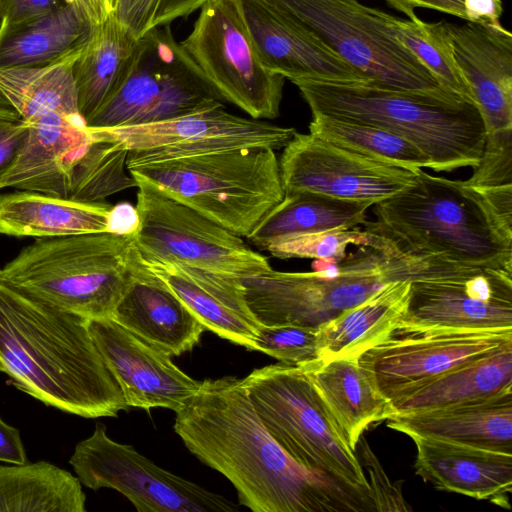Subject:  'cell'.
I'll return each instance as SVG.
<instances>
[{"instance_id": "obj_1", "label": "cell", "mask_w": 512, "mask_h": 512, "mask_svg": "<svg viewBox=\"0 0 512 512\" xmlns=\"http://www.w3.org/2000/svg\"><path fill=\"white\" fill-rule=\"evenodd\" d=\"M175 414L174 431L186 448L223 474L253 512L377 511L371 490L294 461L262 424L242 379L202 381Z\"/></svg>"}, {"instance_id": "obj_2", "label": "cell", "mask_w": 512, "mask_h": 512, "mask_svg": "<svg viewBox=\"0 0 512 512\" xmlns=\"http://www.w3.org/2000/svg\"><path fill=\"white\" fill-rule=\"evenodd\" d=\"M87 321L0 276V371L47 406L84 418L117 417L129 407Z\"/></svg>"}, {"instance_id": "obj_3", "label": "cell", "mask_w": 512, "mask_h": 512, "mask_svg": "<svg viewBox=\"0 0 512 512\" xmlns=\"http://www.w3.org/2000/svg\"><path fill=\"white\" fill-rule=\"evenodd\" d=\"M375 205L362 225L406 255L439 258L468 268L512 270V233L482 193L465 181L418 169L414 180Z\"/></svg>"}, {"instance_id": "obj_4", "label": "cell", "mask_w": 512, "mask_h": 512, "mask_svg": "<svg viewBox=\"0 0 512 512\" xmlns=\"http://www.w3.org/2000/svg\"><path fill=\"white\" fill-rule=\"evenodd\" d=\"M312 115L388 129L417 145L432 170L475 167L486 131L475 104L447 91L413 92L363 82L296 81Z\"/></svg>"}, {"instance_id": "obj_5", "label": "cell", "mask_w": 512, "mask_h": 512, "mask_svg": "<svg viewBox=\"0 0 512 512\" xmlns=\"http://www.w3.org/2000/svg\"><path fill=\"white\" fill-rule=\"evenodd\" d=\"M139 263L133 234L39 238L0 269L12 286L87 320L112 318Z\"/></svg>"}, {"instance_id": "obj_6", "label": "cell", "mask_w": 512, "mask_h": 512, "mask_svg": "<svg viewBox=\"0 0 512 512\" xmlns=\"http://www.w3.org/2000/svg\"><path fill=\"white\" fill-rule=\"evenodd\" d=\"M128 170L241 237L284 197L279 160L269 147L204 152Z\"/></svg>"}, {"instance_id": "obj_7", "label": "cell", "mask_w": 512, "mask_h": 512, "mask_svg": "<svg viewBox=\"0 0 512 512\" xmlns=\"http://www.w3.org/2000/svg\"><path fill=\"white\" fill-rule=\"evenodd\" d=\"M424 267V259L386 243L360 246L346 255L336 276L271 269L241 282L245 303L259 325L319 328L390 282L418 279Z\"/></svg>"}, {"instance_id": "obj_8", "label": "cell", "mask_w": 512, "mask_h": 512, "mask_svg": "<svg viewBox=\"0 0 512 512\" xmlns=\"http://www.w3.org/2000/svg\"><path fill=\"white\" fill-rule=\"evenodd\" d=\"M128 149L81 116L49 117L28 125V134L0 188L13 187L66 200L103 203L136 187L127 168Z\"/></svg>"}, {"instance_id": "obj_9", "label": "cell", "mask_w": 512, "mask_h": 512, "mask_svg": "<svg viewBox=\"0 0 512 512\" xmlns=\"http://www.w3.org/2000/svg\"><path fill=\"white\" fill-rule=\"evenodd\" d=\"M259 1L336 53L365 83L413 92L446 90L399 40L398 18L387 12L358 0Z\"/></svg>"}, {"instance_id": "obj_10", "label": "cell", "mask_w": 512, "mask_h": 512, "mask_svg": "<svg viewBox=\"0 0 512 512\" xmlns=\"http://www.w3.org/2000/svg\"><path fill=\"white\" fill-rule=\"evenodd\" d=\"M243 387L262 424L299 465L349 485L370 489L347 443L303 367L282 362L253 370Z\"/></svg>"}, {"instance_id": "obj_11", "label": "cell", "mask_w": 512, "mask_h": 512, "mask_svg": "<svg viewBox=\"0 0 512 512\" xmlns=\"http://www.w3.org/2000/svg\"><path fill=\"white\" fill-rule=\"evenodd\" d=\"M218 106L221 98L166 24L139 39L121 85L86 124L144 125Z\"/></svg>"}, {"instance_id": "obj_12", "label": "cell", "mask_w": 512, "mask_h": 512, "mask_svg": "<svg viewBox=\"0 0 512 512\" xmlns=\"http://www.w3.org/2000/svg\"><path fill=\"white\" fill-rule=\"evenodd\" d=\"M136 181L139 224L134 241L143 259L179 263L239 279L272 269L268 259L241 236L152 184Z\"/></svg>"}, {"instance_id": "obj_13", "label": "cell", "mask_w": 512, "mask_h": 512, "mask_svg": "<svg viewBox=\"0 0 512 512\" xmlns=\"http://www.w3.org/2000/svg\"><path fill=\"white\" fill-rule=\"evenodd\" d=\"M180 42L221 98L257 120L279 116L285 78L267 70L239 0H208Z\"/></svg>"}, {"instance_id": "obj_14", "label": "cell", "mask_w": 512, "mask_h": 512, "mask_svg": "<svg viewBox=\"0 0 512 512\" xmlns=\"http://www.w3.org/2000/svg\"><path fill=\"white\" fill-rule=\"evenodd\" d=\"M69 463L81 484L114 489L139 512H231L223 496L162 469L133 446L112 440L102 423L80 441Z\"/></svg>"}, {"instance_id": "obj_15", "label": "cell", "mask_w": 512, "mask_h": 512, "mask_svg": "<svg viewBox=\"0 0 512 512\" xmlns=\"http://www.w3.org/2000/svg\"><path fill=\"white\" fill-rule=\"evenodd\" d=\"M512 344V329L466 330L398 326L358 357L389 403L455 368Z\"/></svg>"}, {"instance_id": "obj_16", "label": "cell", "mask_w": 512, "mask_h": 512, "mask_svg": "<svg viewBox=\"0 0 512 512\" xmlns=\"http://www.w3.org/2000/svg\"><path fill=\"white\" fill-rule=\"evenodd\" d=\"M98 129L126 146L127 168L226 149L276 150L283 148L297 132L292 127L234 115L223 106L150 124Z\"/></svg>"}, {"instance_id": "obj_17", "label": "cell", "mask_w": 512, "mask_h": 512, "mask_svg": "<svg viewBox=\"0 0 512 512\" xmlns=\"http://www.w3.org/2000/svg\"><path fill=\"white\" fill-rule=\"evenodd\" d=\"M279 160L284 193L310 191L372 205L403 190L416 171L377 162L296 132Z\"/></svg>"}, {"instance_id": "obj_18", "label": "cell", "mask_w": 512, "mask_h": 512, "mask_svg": "<svg viewBox=\"0 0 512 512\" xmlns=\"http://www.w3.org/2000/svg\"><path fill=\"white\" fill-rule=\"evenodd\" d=\"M407 328L512 329V270L471 268L411 281Z\"/></svg>"}, {"instance_id": "obj_19", "label": "cell", "mask_w": 512, "mask_h": 512, "mask_svg": "<svg viewBox=\"0 0 512 512\" xmlns=\"http://www.w3.org/2000/svg\"><path fill=\"white\" fill-rule=\"evenodd\" d=\"M89 332L128 407L178 411L201 382L184 373L172 356L112 318L87 321Z\"/></svg>"}, {"instance_id": "obj_20", "label": "cell", "mask_w": 512, "mask_h": 512, "mask_svg": "<svg viewBox=\"0 0 512 512\" xmlns=\"http://www.w3.org/2000/svg\"><path fill=\"white\" fill-rule=\"evenodd\" d=\"M453 56L486 134L512 129V34L501 24L447 22Z\"/></svg>"}, {"instance_id": "obj_21", "label": "cell", "mask_w": 512, "mask_h": 512, "mask_svg": "<svg viewBox=\"0 0 512 512\" xmlns=\"http://www.w3.org/2000/svg\"><path fill=\"white\" fill-rule=\"evenodd\" d=\"M263 66L296 81L363 82V77L315 37L259 0H239Z\"/></svg>"}, {"instance_id": "obj_22", "label": "cell", "mask_w": 512, "mask_h": 512, "mask_svg": "<svg viewBox=\"0 0 512 512\" xmlns=\"http://www.w3.org/2000/svg\"><path fill=\"white\" fill-rule=\"evenodd\" d=\"M146 270L172 290L205 330L253 350L259 324L244 299L241 279L174 262L145 260Z\"/></svg>"}, {"instance_id": "obj_23", "label": "cell", "mask_w": 512, "mask_h": 512, "mask_svg": "<svg viewBox=\"0 0 512 512\" xmlns=\"http://www.w3.org/2000/svg\"><path fill=\"white\" fill-rule=\"evenodd\" d=\"M415 473L437 490L490 500L510 509L512 454L437 440L411 438Z\"/></svg>"}, {"instance_id": "obj_24", "label": "cell", "mask_w": 512, "mask_h": 512, "mask_svg": "<svg viewBox=\"0 0 512 512\" xmlns=\"http://www.w3.org/2000/svg\"><path fill=\"white\" fill-rule=\"evenodd\" d=\"M112 319L171 356L192 350L205 331L183 301L140 259Z\"/></svg>"}, {"instance_id": "obj_25", "label": "cell", "mask_w": 512, "mask_h": 512, "mask_svg": "<svg viewBox=\"0 0 512 512\" xmlns=\"http://www.w3.org/2000/svg\"><path fill=\"white\" fill-rule=\"evenodd\" d=\"M387 427L410 438L512 454V391L473 403L393 414Z\"/></svg>"}, {"instance_id": "obj_26", "label": "cell", "mask_w": 512, "mask_h": 512, "mask_svg": "<svg viewBox=\"0 0 512 512\" xmlns=\"http://www.w3.org/2000/svg\"><path fill=\"white\" fill-rule=\"evenodd\" d=\"M348 445L355 450L363 432L392 415L358 358L342 357L303 367Z\"/></svg>"}, {"instance_id": "obj_27", "label": "cell", "mask_w": 512, "mask_h": 512, "mask_svg": "<svg viewBox=\"0 0 512 512\" xmlns=\"http://www.w3.org/2000/svg\"><path fill=\"white\" fill-rule=\"evenodd\" d=\"M112 207L20 190L0 195V234L39 239L109 232Z\"/></svg>"}, {"instance_id": "obj_28", "label": "cell", "mask_w": 512, "mask_h": 512, "mask_svg": "<svg viewBox=\"0 0 512 512\" xmlns=\"http://www.w3.org/2000/svg\"><path fill=\"white\" fill-rule=\"evenodd\" d=\"M411 281L384 285L318 328L320 361L358 358L395 330L408 305Z\"/></svg>"}, {"instance_id": "obj_29", "label": "cell", "mask_w": 512, "mask_h": 512, "mask_svg": "<svg viewBox=\"0 0 512 512\" xmlns=\"http://www.w3.org/2000/svg\"><path fill=\"white\" fill-rule=\"evenodd\" d=\"M96 27L71 4L18 25L0 24V68L48 65L83 49Z\"/></svg>"}, {"instance_id": "obj_30", "label": "cell", "mask_w": 512, "mask_h": 512, "mask_svg": "<svg viewBox=\"0 0 512 512\" xmlns=\"http://www.w3.org/2000/svg\"><path fill=\"white\" fill-rule=\"evenodd\" d=\"M512 391V344L455 368L390 403L404 414L483 401Z\"/></svg>"}, {"instance_id": "obj_31", "label": "cell", "mask_w": 512, "mask_h": 512, "mask_svg": "<svg viewBox=\"0 0 512 512\" xmlns=\"http://www.w3.org/2000/svg\"><path fill=\"white\" fill-rule=\"evenodd\" d=\"M371 203L338 199L310 191L284 193L245 237L261 250L295 236L336 229H351L366 221Z\"/></svg>"}, {"instance_id": "obj_32", "label": "cell", "mask_w": 512, "mask_h": 512, "mask_svg": "<svg viewBox=\"0 0 512 512\" xmlns=\"http://www.w3.org/2000/svg\"><path fill=\"white\" fill-rule=\"evenodd\" d=\"M138 41L112 14L96 27L73 67L78 110L85 122L121 85Z\"/></svg>"}, {"instance_id": "obj_33", "label": "cell", "mask_w": 512, "mask_h": 512, "mask_svg": "<svg viewBox=\"0 0 512 512\" xmlns=\"http://www.w3.org/2000/svg\"><path fill=\"white\" fill-rule=\"evenodd\" d=\"M81 51L45 66L0 68V90L27 125L54 116H81L73 73Z\"/></svg>"}, {"instance_id": "obj_34", "label": "cell", "mask_w": 512, "mask_h": 512, "mask_svg": "<svg viewBox=\"0 0 512 512\" xmlns=\"http://www.w3.org/2000/svg\"><path fill=\"white\" fill-rule=\"evenodd\" d=\"M77 476L46 461L0 465V512H85Z\"/></svg>"}, {"instance_id": "obj_35", "label": "cell", "mask_w": 512, "mask_h": 512, "mask_svg": "<svg viewBox=\"0 0 512 512\" xmlns=\"http://www.w3.org/2000/svg\"><path fill=\"white\" fill-rule=\"evenodd\" d=\"M309 133L362 157L410 171L432 169L430 158L412 141L371 124L313 114Z\"/></svg>"}, {"instance_id": "obj_36", "label": "cell", "mask_w": 512, "mask_h": 512, "mask_svg": "<svg viewBox=\"0 0 512 512\" xmlns=\"http://www.w3.org/2000/svg\"><path fill=\"white\" fill-rule=\"evenodd\" d=\"M396 33L441 87L475 104L453 56L447 21L425 22L418 17L414 20L398 18Z\"/></svg>"}, {"instance_id": "obj_37", "label": "cell", "mask_w": 512, "mask_h": 512, "mask_svg": "<svg viewBox=\"0 0 512 512\" xmlns=\"http://www.w3.org/2000/svg\"><path fill=\"white\" fill-rule=\"evenodd\" d=\"M381 237L357 227L299 235L281 240L266 250L276 258H335L342 261L349 245L378 246Z\"/></svg>"}, {"instance_id": "obj_38", "label": "cell", "mask_w": 512, "mask_h": 512, "mask_svg": "<svg viewBox=\"0 0 512 512\" xmlns=\"http://www.w3.org/2000/svg\"><path fill=\"white\" fill-rule=\"evenodd\" d=\"M253 350L282 363L307 367L320 361L318 328L281 325L259 326Z\"/></svg>"}, {"instance_id": "obj_39", "label": "cell", "mask_w": 512, "mask_h": 512, "mask_svg": "<svg viewBox=\"0 0 512 512\" xmlns=\"http://www.w3.org/2000/svg\"><path fill=\"white\" fill-rule=\"evenodd\" d=\"M465 182L474 188L512 185V129L486 134L474 173Z\"/></svg>"}, {"instance_id": "obj_40", "label": "cell", "mask_w": 512, "mask_h": 512, "mask_svg": "<svg viewBox=\"0 0 512 512\" xmlns=\"http://www.w3.org/2000/svg\"><path fill=\"white\" fill-rule=\"evenodd\" d=\"M358 442H360L362 463L369 470L370 480L368 482L376 510L378 512L410 511L411 508L404 500L400 487H395L390 483L365 438L361 436Z\"/></svg>"}, {"instance_id": "obj_41", "label": "cell", "mask_w": 512, "mask_h": 512, "mask_svg": "<svg viewBox=\"0 0 512 512\" xmlns=\"http://www.w3.org/2000/svg\"><path fill=\"white\" fill-rule=\"evenodd\" d=\"M160 0H115L112 16L135 38L140 39L153 28Z\"/></svg>"}, {"instance_id": "obj_42", "label": "cell", "mask_w": 512, "mask_h": 512, "mask_svg": "<svg viewBox=\"0 0 512 512\" xmlns=\"http://www.w3.org/2000/svg\"><path fill=\"white\" fill-rule=\"evenodd\" d=\"M64 4L63 0H0V24L11 26L32 21Z\"/></svg>"}, {"instance_id": "obj_43", "label": "cell", "mask_w": 512, "mask_h": 512, "mask_svg": "<svg viewBox=\"0 0 512 512\" xmlns=\"http://www.w3.org/2000/svg\"><path fill=\"white\" fill-rule=\"evenodd\" d=\"M27 134L28 125L22 119L0 117V184L20 153Z\"/></svg>"}, {"instance_id": "obj_44", "label": "cell", "mask_w": 512, "mask_h": 512, "mask_svg": "<svg viewBox=\"0 0 512 512\" xmlns=\"http://www.w3.org/2000/svg\"><path fill=\"white\" fill-rule=\"evenodd\" d=\"M387 3L402 12L408 19L417 18L415 8H427L447 13L467 20L464 10V0H386Z\"/></svg>"}, {"instance_id": "obj_45", "label": "cell", "mask_w": 512, "mask_h": 512, "mask_svg": "<svg viewBox=\"0 0 512 512\" xmlns=\"http://www.w3.org/2000/svg\"><path fill=\"white\" fill-rule=\"evenodd\" d=\"M0 461L10 464L27 463L19 430L0 418Z\"/></svg>"}, {"instance_id": "obj_46", "label": "cell", "mask_w": 512, "mask_h": 512, "mask_svg": "<svg viewBox=\"0 0 512 512\" xmlns=\"http://www.w3.org/2000/svg\"><path fill=\"white\" fill-rule=\"evenodd\" d=\"M208 0H160L153 27L170 24L176 19L189 16Z\"/></svg>"}, {"instance_id": "obj_47", "label": "cell", "mask_w": 512, "mask_h": 512, "mask_svg": "<svg viewBox=\"0 0 512 512\" xmlns=\"http://www.w3.org/2000/svg\"><path fill=\"white\" fill-rule=\"evenodd\" d=\"M466 21L481 24H500L503 12L501 0H464Z\"/></svg>"}, {"instance_id": "obj_48", "label": "cell", "mask_w": 512, "mask_h": 512, "mask_svg": "<svg viewBox=\"0 0 512 512\" xmlns=\"http://www.w3.org/2000/svg\"><path fill=\"white\" fill-rule=\"evenodd\" d=\"M138 224L139 217L135 206L130 203H120L112 207L109 232L134 235Z\"/></svg>"}, {"instance_id": "obj_49", "label": "cell", "mask_w": 512, "mask_h": 512, "mask_svg": "<svg viewBox=\"0 0 512 512\" xmlns=\"http://www.w3.org/2000/svg\"><path fill=\"white\" fill-rule=\"evenodd\" d=\"M82 10L95 26L102 24L112 13V0H63Z\"/></svg>"}, {"instance_id": "obj_50", "label": "cell", "mask_w": 512, "mask_h": 512, "mask_svg": "<svg viewBox=\"0 0 512 512\" xmlns=\"http://www.w3.org/2000/svg\"><path fill=\"white\" fill-rule=\"evenodd\" d=\"M0 117L8 119H21L17 111L0 90Z\"/></svg>"}, {"instance_id": "obj_51", "label": "cell", "mask_w": 512, "mask_h": 512, "mask_svg": "<svg viewBox=\"0 0 512 512\" xmlns=\"http://www.w3.org/2000/svg\"><path fill=\"white\" fill-rule=\"evenodd\" d=\"M115 0H112V3H114ZM113 9V8H112Z\"/></svg>"}]
</instances>
